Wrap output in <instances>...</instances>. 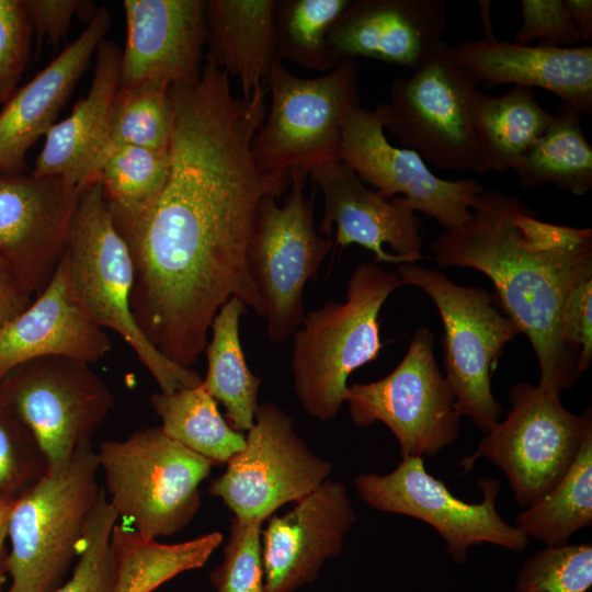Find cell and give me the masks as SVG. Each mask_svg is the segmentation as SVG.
Segmentation results:
<instances>
[{"label": "cell", "instance_id": "4316f807", "mask_svg": "<svg viewBox=\"0 0 592 592\" xmlns=\"http://www.w3.org/2000/svg\"><path fill=\"white\" fill-rule=\"evenodd\" d=\"M538 103L534 89L513 86L492 96L476 91L471 122L478 174L512 170L551 122Z\"/></svg>", "mask_w": 592, "mask_h": 592}, {"label": "cell", "instance_id": "7402d4cb", "mask_svg": "<svg viewBox=\"0 0 592 592\" xmlns=\"http://www.w3.org/2000/svg\"><path fill=\"white\" fill-rule=\"evenodd\" d=\"M445 0H357L328 39L342 58L365 57L413 71L443 43Z\"/></svg>", "mask_w": 592, "mask_h": 592}, {"label": "cell", "instance_id": "44dd1931", "mask_svg": "<svg viewBox=\"0 0 592 592\" xmlns=\"http://www.w3.org/2000/svg\"><path fill=\"white\" fill-rule=\"evenodd\" d=\"M111 349L107 333L75 294L64 253L48 284L0 331V380L33 358L65 356L92 364Z\"/></svg>", "mask_w": 592, "mask_h": 592}, {"label": "cell", "instance_id": "83f0119b", "mask_svg": "<svg viewBox=\"0 0 592 592\" xmlns=\"http://www.w3.org/2000/svg\"><path fill=\"white\" fill-rule=\"evenodd\" d=\"M248 307L237 297L228 299L213 319L212 338L205 346L207 372L203 385L226 409L229 424L239 432L253 425L262 379L246 362L239 337Z\"/></svg>", "mask_w": 592, "mask_h": 592}, {"label": "cell", "instance_id": "30bf717a", "mask_svg": "<svg viewBox=\"0 0 592 592\" xmlns=\"http://www.w3.org/2000/svg\"><path fill=\"white\" fill-rule=\"evenodd\" d=\"M307 173L291 175L282 205L265 196L258 210L248 253L251 278L264 307L267 339H291L305 317L304 292L333 247L315 228L314 196L304 193Z\"/></svg>", "mask_w": 592, "mask_h": 592}, {"label": "cell", "instance_id": "9a60e30c", "mask_svg": "<svg viewBox=\"0 0 592 592\" xmlns=\"http://www.w3.org/2000/svg\"><path fill=\"white\" fill-rule=\"evenodd\" d=\"M0 398L34 433L50 466L91 443L114 405L89 363L65 356L18 365L0 380Z\"/></svg>", "mask_w": 592, "mask_h": 592}, {"label": "cell", "instance_id": "d4e9b609", "mask_svg": "<svg viewBox=\"0 0 592 592\" xmlns=\"http://www.w3.org/2000/svg\"><path fill=\"white\" fill-rule=\"evenodd\" d=\"M121 53L112 41L104 38L100 43L90 89L71 113L44 136L33 177H58L81 189L95 181L118 94Z\"/></svg>", "mask_w": 592, "mask_h": 592}, {"label": "cell", "instance_id": "3957f363", "mask_svg": "<svg viewBox=\"0 0 592 592\" xmlns=\"http://www.w3.org/2000/svg\"><path fill=\"white\" fill-rule=\"evenodd\" d=\"M400 286L396 271L362 262L349 277L344 301L305 315L293 335L291 371L294 392L311 418L333 420L345 402L349 376L378 357L379 314Z\"/></svg>", "mask_w": 592, "mask_h": 592}, {"label": "cell", "instance_id": "5bb4252c", "mask_svg": "<svg viewBox=\"0 0 592 592\" xmlns=\"http://www.w3.org/2000/svg\"><path fill=\"white\" fill-rule=\"evenodd\" d=\"M226 465L208 492L234 516L264 522L316 490L333 468L310 449L295 432L293 418L273 402L259 405L242 449Z\"/></svg>", "mask_w": 592, "mask_h": 592}, {"label": "cell", "instance_id": "ab89813d", "mask_svg": "<svg viewBox=\"0 0 592 592\" xmlns=\"http://www.w3.org/2000/svg\"><path fill=\"white\" fill-rule=\"evenodd\" d=\"M32 35L23 0H0V107L16 90L29 60Z\"/></svg>", "mask_w": 592, "mask_h": 592}, {"label": "cell", "instance_id": "7c38bea8", "mask_svg": "<svg viewBox=\"0 0 592 592\" xmlns=\"http://www.w3.org/2000/svg\"><path fill=\"white\" fill-rule=\"evenodd\" d=\"M478 86L443 42L410 77L391 82L385 129L437 169L475 171L471 102Z\"/></svg>", "mask_w": 592, "mask_h": 592}, {"label": "cell", "instance_id": "e0dca14e", "mask_svg": "<svg viewBox=\"0 0 592 592\" xmlns=\"http://www.w3.org/2000/svg\"><path fill=\"white\" fill-rule=\"evenodd\" d=\"M81 187L58 177L0 174V255L37 295L65 250Z\"/></svg>", "mask_w": 592, "mask_h": 592}, {"label": "cell", "instance_id": "8d00e7d4", "mask_svg": "<svg viewBox=\"0 0 592 592\" xmlns=\"http://www.w3.org/2000/svg\"><path fill=\"white\" fill-rule=\"evenodd\" d=\"M49 467L34 433L0 398V500H18Z\"/></svg>", "mask_w": 592, "mask_h": 592}, {"label": "cell", "instance_id": "8fae6325", "mask_svg": "<svg viewBox=\"0 0 592 592\" xmlns=\"http://www.w3.org/2000/svg\"><path fill=\"white\" fill-rule=\"evenodd\" d=\"M345 402L357 426L384 423L401 457L435 456L457 441L454 391L434 356V333L419 327L399 364L385 377L348 386Z\"/></svg>", "mask_w": 592, "mask_h": 592}, {"label": "cell", "instance_id": "74e56055", "mask_svg": "<svg viewBox=\"0 0 592 592\" xmlns=\"http://www.w3.org/2000/svg\"><path fill=\"white\" fill-rule=\"evenodd\" d=\"M592 585V545L566 544L548 547L522 565L516 592H587Z\"/></svg>", "mask_w": 592, "mask_h": 592}, {"label": "cell", "instance_id": "bcb514c9", "mask_svg": "<svg viewBox=\"0 0 592 592\" xmlns=\"http://www.w3.org/2000/svg\"><path fill=\"white\" fill-rule=\"evenodd\" d=\"M14 501L0 500V566L7 563L4 542L8 537L9 520Z\"/></svg>", "mask_w": 592, "mask_h": 592}, {"label": "cell", "instance_id": "484cf974", "mask_svg": "<svg viewBox=\"0 0 592 592\" xmlns=\"http://www.w3.org/2000/svg\"><path fill=\"white\" fill-rule=\"evenodd\" d=\"M273 0L205 1L207 56L237 77L244 101L266 90L276 53Z\"/></svg>", "mask_w": 592, "mask_h": 592}, {"label": "cell", "instance_id": "f6af8a7d", "mask_svg": "<svg viewBox=\"0 0 592 592\" xmlns=\"http://www.w3.org/2000/svg\"><path fill=\"white\" fill-rule=\"evenodd\" d=\"M566 11L572 21L580 41H592V1L563 0Z\"/></svg>", "mask_w": 592, "mask_h": 592}, {"label": "cell", "instance_id": "ba28073f", "mask_svg": "<svg viewBox=\"0 0 592 592\" xmlns=\"http://www.w3.org/2000/svg\"><path fill=\"white\" fill-rule=\"evenodd\" d=\"M396 273L402 286L421 289L436 307L444 329V376L456 410L487 433L503 409L492 392V373L506 344L521 333L517 326L483 288L457 284L418 263L399 264Z\"/></svg>", "mask_w": 592, "mask_h": 592}, {"label": "cell", "instance_id": "9c48e42d", "mask_svg": "<svg viewBox=\"0 0 592 592\" xmlns=\"http://www.w3.org/2000/svg\"><path fill=\"white\" fill-rule=\"evenodd\" d=\"M558 390L522 382L508 391L511 409L485 433L476 451L460 462L464 471L479 458L499 467L514 500L526 508L548 492L569 470L580 448L591 408L569 411Z\"/></svg>", "mask_w": 592, "mask_h": 592}, {"label": "cell", "instance_id": "ee69618b", "mask_svg": "<svg viewBox=\"0 0 592 592\" xmlns=\"http://www.w3.org/2000/svg\"><path fill=\"white\" fill-rule=\"evenodd\" d=\"M33 300L9 264L0 255V331Z\"/></svg>", "mask_w": 592, "mask_h": 592}, {"label": "cell", "instance_id": "6da1fadb", "mask_svg": "<svg viewBox=\"0 0 592 592\" xmlns=\"http://www.w3.org/2000/svg\"><path fill=\"white\" fill-rule=\"evenodd\" d=\"M169 94L166 184L143 215L113 221L133 261L137 326L163 356L193 368L228 299L264 318L248 253L262 200L281 196L291 180L263 173L253 159L266 91L249 101L235 96L229 76L206 57L200 78Z\"/></svg>", "mask_w": 592, "mask_h": 592}, {"label": "cell", "instance_id": "f546056e", "mask_svg": "<svg viewBox=\"0 0 592 592\" xmlns=\"http://www.w3.org/2000/svg\"><path fill=\"white\" fill-rule=\"evenodd\" d=\"M581 121V113L560 101L549 126L512 169L523 187L553 184L577 196L592 189V147Z\"/></svg>", "mask_w": 592, "mask_h": 592}, {"label": "cell", "instance_id": "f35d334b", "mask_svg": "<svg viewBox=\"0 0 592 592\" xmlns=\"http://www.w3.org/2000/svg\"><path fill=\"white\" fill-rule=\"evenodd\" d=\"M263 523L262 520L231 517L223 560L209 573L216 592H264Z\"/></svg>", "mask_w": 592, "mask_h": 592}, {"label": "cell", "instance_id": "8992f818", "mask_svg": "<svg viewBox=\"0 0 592 592\" xmlns=\"http://www.w3.org/2000/svg\"><path fill=\"white\" fill-rule=\"evenodd\" d=\"M96 456L117 519L145 539L174 535L191 523L201 508L200 486L214 466L160 426L103 441Z\"/></svg>", "mask_w": 592, "mask_h": 592}, {"label": "cell", "instance_id": "d6a6232c", "mask_svg": "<svg viewBox=\"0 0 592 592\" xmlns=\"http://www.w3.org/2000/svg\"><path fill=\"white\" fill-rule=\"evenodd\" d=\"M352 0H283L275 2L276 53L304 68L327 71L340 61L328 33Z\"/></svg>", "mask_w": 592, "mask_h": 592}, {"label": "cell", "instance_id": "ffe728a7", "mask_svg": "<svg viewBox=\"0 0 592 592\" xmlns=\"http://www.w3.org/2000/svg\"><path fill=\"white\" fill-rule=\"evenodd\" d=\"M123 8L126 42L118 92L148 86L171 88L200 78L205 1L124 0Z\"/></svg>", "mask_w": 592, "mask_h": 592}, {"label": "cell", "instance_id": "4dcf8cb0", "mask_svg": "<svg viewBox=\"0 0 592 592\" xmlns=\"http://www.w3.org/2000/svg\"><path fill=\"white\" fill-rule=\"evenodd\" d=\"M150 405L166 435L214 465L227 464L244 445L246 435L224 419L203 383L170 394L155 392Z\"/></svg>", "mask_w": 592, "mask_h": 592}, {"label": "cell", "instance_id": "ac0fdd59", "mask_svg": "<svg viewBox=\"0 0 592 592\" xmlns=\"http://www.w3.org/2000/svg\"><path fill=\"white\" fill-rule=\"evenodd\" d=\"M323 196L320 231L344 249L358 244L374 263H417L423 258L421 220L403 197L386 198L368 189L340 158L325 160L308 173Z\"/></svg>", "mask_w": 592, "mask_h": 592}, {"label": "cell", "instance_id": "7a4b0ae2", "mask_svg": "<svg viewBox=\"0 0 592 592\" xmlns=\"http://www.w3.org/2000/svg\"><path fill=\"white\" fill-rule=\"evenodd\" d=\"M470 216L431 243L441 267L485 274L494 298L531 342L539 384L561 392L581 374L562 339L561 316L571 292L592 278V229L540 220L517 196L483 190Z\"/></svg>", "mask_w": 592, "mask_h": 592}, {"label": "cell", "instance_id": "e575fe53", "mask_svg": "<svg viewBox=\"0 0 592 592\" xmlns=\"http://www.w3.org/2000/svg\"><path fill=\"white\" fill-rule=\"evenodd\" d=\"M169 90L167 87L148 86L118 92L109 144L99 168L113 150L121 147L169 150L173 129V107Z\"/></svg>", "mask_w": 592, "mask_h": 592}, {"label": "cell", "instance_id": "60d3db41", "mask_svg": "<svg viewBox=\"0 0 592 592\" xmlns=\"http://www.w3.org/2000/svg\"><path fill=\"white\" fill-rule=\"evenodd\" d=\"M521 7L522 24L514 43L539 41V45L568 48L580 42L563 0H522Z\"/></svg>", "mask_w": 592, "mask_h": 592}, {"label": "cell", "instance_id": "d6986e66", "mask_svg": "<svg viewBox=\"0 0 592 592\" xmlns=\"http://www.w3.org/2000/svg\"><path fill=\"white\" fill-rule=\"evenodd\" d=\"M346 487L326 480L262 528L264 592H296L312 583L326 561L342 550L356 521Z\"/></svg>", "mask_w": 592, "mask_h": 592}, {"label": "cell", "instance_id": "603a6c76", "mask_svg": "<svg viewBox=\"0 0 592 592\" xmlns=\"http://www.w3.org/2000/svg\"><path fill=\"white\" fill-rule=\"evenodd\" d=\"M479 84L540 88L582 115L592 112V46L521 45L488 35L451 47Z\"/></svg>", "mask_w": 592, "mask_h": 592}, {"label": "cell", "instance_id": "2e32d148", "mask_svg": "<svg viewBox=\"0 0 592 592\" xmlns=\"http://www.w3.org/2000/svg\"><path fill=\"white\" fill-rule=\"evenodd\" d=\"M387 123L386 103L354 109L344 122L338 158L384 197L402 194L414 212L435 219L445 229L464 223L482 185L474 179L436 177L419 153L388 141L384 132Z\"/></svg>", "mask_w": 592, "mask_h": 592}, {"label": "cell", "instance_id": "f1b7e54d", "mask_svg": "<svg viewBox=\"0 0 592 592\" xmlns=\"http://www.w3.org/2000/svg\"><path fill=\"white\" fill-rule=\"evenodd\" d=\"M221 542L223 534L212 532L183 543L161 544L117 521L111 534L113 592H153L178 574L202 568Z\"/></svg>", "mask_w": 592, "mask_h": 592}, {"label": "cell", "instance_id": "52a82bcc", "mask_svg": "<svg viewBox=\"0 0 592 592\" xmlns=\"http://www.w3.org/2000/svg\"><path fill=\"white\" fill-rule=\"evenodd\" d=\"M265 83L271 105L252 143L258 168L291 180L338 158L344 122L361 106L356 59L342 58L328 73L303 79L276 58Z\"/></svg>", "mask_w": 592, "mask_h": 592}, {"label": "cell", "instance_id": "1f68e13d", "mask_svg": "<svg viewBox=\"0 0 592 592\" xmlns=\"http://www.w3.org/2000/svg\"><path fill=\"white\" fill-rule=\"evenodd\" d=\"M592 524V422L585 428L578 454L563 477L543 497L524 508L515 526L548 547L568 544Z\"/></svg>", "mask_w": 592, "mask_h": 592}, {"label": "cell", "instance_id": "7bdbcfd3", "mask_svg": "<svg viewBox=\"0 0 592 592\" xmlns=\"http://www.w3.org/2000/svg\"><path fill=\"white\" fill-rule=\"evenodd\" d=\"M37 44L44 39L56 45L67 33L76 13H88L90 1L23 0Z\"/></svg>", "mask_w": 592, "mask_h": 592}, {"label": "cell", "instance_id": "277c9868", "mask_svg": "<svg viewBox=\"0 0 592 592\" xmlns=\"http://www.w3.org/2000/svg\"><path fill=\"white\" fill-rule=\"evenodd\" d=\"M65 253L71 285L81 306L100 327L111 329L128 343L161 392L203 383L196 371L163 356L137 326L130 308L132 257L99 181L84 185L79 193Z\"/></svg>", "mask_w": 592, "mask_h": 592}, {"label": "cell", "instance_id": "836d02e7", "mask_svg": "<svg viewBox=\"0 0 592 592\" xmlns=\"http://www.w3.org/2000/svg\"><path fill=\"white\" fill-rule=\"evenodd\" d=\"M169 150L125 146L101 163L100 182L115 223L133 220L157 200L169 174Z\"/></svg>", "mask_w": 592, "mask_h": 592}, {"label": "cell", "instance_id": "cb8c5ba5", "mask_svg": "<svg viewBox=\"0 0 592 592\" xmlns=\"http://www.w3.org/2000/svg\"><path fill=\"white\" fill-rule=\"evenodd\" d=\"M111 26L105 7L81 34L0 109V174L21 173L29 149L56 123Z\"/></svg>", "mask_w": 592, "mask_h": 592}, {"label": "cell", "instance_id": "d590c367", "mask_svg": "<svg viewBox=\"0 0 592 592\" xmlns=\"http://www.w3.org/2000/svg\"><path fill=\"white\" fill-rule=\"evenodd\" d=\"M117 515L101 489L78 548L71 577L54 592H113L115 559L111 534Z\"/></svg>", "mask_w": 592, "mask_h": 592}, {"label": "cell", "instance_id": "b9f144b4", "mask_svg": "<svg viewBox=\"0 0 592 592\" xmlns=\"http://www.w3.org/2000/svg\"><path fill=\"white\" fill-rule=\"evenodd\" d=\"M592 278L582 282L569 295L561 316L563 342L578 354L582 375L592 362Z\"/></svg>", "mask_w": 592, "mask_h": 592}, {"label": "cell", "instance_id": "4fadbf2b", "mask_svg": "<svg viewBox=\"0 0 592 592\" xmlns=\"http://www.w3.org/2000/svg\"><path fill=\"white\" fill-rule=\"evenodd\" d=\"M478 486L481 500L466 502L432 476L421 457H403L388 474L367 473L354 479L358 498L372 509L410 516L432 526L456 563L466 562L469 548L480 544L523 551L530 538L506 523L496 508L500 481L486 477Z\"/></svg>", "mask_w": 592, "mask_h": 592}, {"label": "cell", "instance_id": "7dc6e473", "mask_svg": "<svg viewBox=\"0 0 592 592\" xmlns=\"http://www.w3.org/2000/svg\"><path fill=\"white\" fill-rule=\"evenodd\" d=\"M8 571H7V563L0 566V592H3V585L5 583Z\"/></svg>", "mask_w": 592, "mask_h": 592}, {"label": "cell", "instance_id": "5b68a950", "mask_svg": "<svg viewBox=\"0 0 592 592\" xmlns=\"http://www.w3.org/2000/svg\"><path fill=\"white\" fill-rule=\"evenodd\" d=\"M99 469L96 452L86 444L14 501L5 592H54L62 584L101 491Z\"/></svg>", "mask_w": 592, "mask_h": 592}]
</instances>
